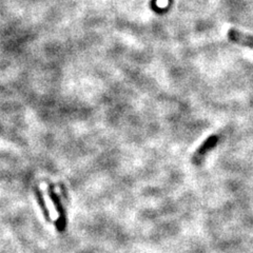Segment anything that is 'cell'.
Returning a JSON list of instances; mask_svg holds the SVG:
<instances>
[{"mask_svg": "<svg viewBox=\"0 0 253 253\" xmlns=\"http://www.w3.org/2000/svg\"><path fill=\"white\" fill-rule=\"evenodd\" d=\"M219 140V136L217 135V134H214V135H211L210 137H208L207 139H206L203 144L201 145V147L196 150L195 153L193 154L192 156V164L193 165H200L204 157L207 155V153L209 151H211L212 149H214L217 145V142Z\"/></svg>", "mask_w": 253, "mask_h": 253, "instance_id": "obj_1", "label": "cell"}, {"mask_svg": "<svg viewBox=\"0 0 253 253\" xmlns=\"http://www.w3.org/2000/svg\"><path fill=\"white\" fill-rule=\"evenodd\" d=\"M227 36L229 38V41L236 44H241L244 46L250 47V49H253V35L243 33V32L235 29H230L228 31Z\"/></svg>", "mask_w": 253, "mask_h": 253, "instance_id": "obj_2", "label": "cell"}]
</instances>
